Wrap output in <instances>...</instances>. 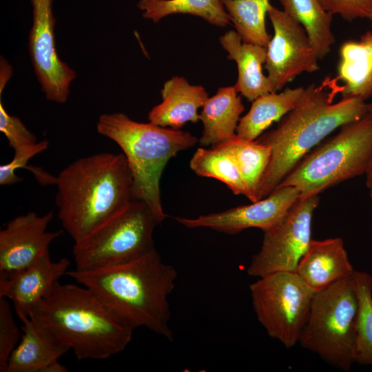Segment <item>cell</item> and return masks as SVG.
<instances>
[{
	"label": "cell",
	"instance_id": "5b68a950",
	"mask_svg": "<svg viewBox=\"0 0 372 372\" xmlns=\"http://www.w3.org/2000/svg\"><path fill=\"white\" fill-rule=\"evenodd\" d=\"M96 130L121 147L132 174L134 198L146 203L161 224L167 216L161 198L162 173L172 157L194 146L198 138L187 131L133 121L121 112L101 114Z\"/></svg>",
	"mask_w": 372,
	"mask_h": 372
},
{
	"label": "cell",
	"instance_id": "f546056e",
	"mask_svg": "<svg viewBox=\"0 0 372 372\" xmlns=\"http://www.w3.org/2000/svg\"><path fill=\"white\" fill-rule=\"evenodd\" d=\"M49 145L47 140H43L37 143L25 147L14 151L12 160L0 166V185H10L22 180V178L17 176L15 171L19 168H27L37 176L41 169L28 167V161L35 155L45 151Z\"/></svg>",
	"mask_w": 372,
	"mask_h": 372
},
{
	"label": "cell",
	"instance_id": "8992f818",
	"mask_svg": "<svg viewBox=\"0 0 372 372\" xmlns=\"http://www.w3.org/2000/svg\"><path fill=\"white\" fill-rule=\"evenodd\" d=\"M372 161V114L348 123L338 133L307 154L278 187L293 186L300 198L319 195L361 176Z\"/></svg>",
	"mask_w": 372,
	"mask_h": 372
},
{
	"label": "cell",
	"instance_id": "83f0119b",
	"mask_svg": "<svg viewBox=\"0 0 372 372\" xmlns=\"http://www.w3.org/2000/svg\"><path fill=\"white\" fill-rule=\"evenodd\" d=\"M358 317L353 350L355 362L372 365V276L355 271Z\"/></svg>",
	"mask_w": 372,
	"mask_h": 372
},
{
	"label": "cell",
	"instance_id": "277c9868",
	"mask_svg": "<svg viewBox=\"0 0 372 372\" xmlns=\"http://www.w3.org/2000/svg\"><path fill=\"white\" fill-rule=\"evenodd\" d=\"M55 204L74 241L134 198L133 177L123 153H98L76 160L56 178Z\"/></svg>",
	"mask_w": 372,
	"mask_h": 372
},
{
	"label": "cell",
	"instance_id": "e0dca14e",
	"mask_svg": "<svg viewBox=\"0 0 372 372\" xmlns=\"http://www.w3.org/2000/svg\"><path fill=\"white\" fill-rule=\"evenodd\" d=\"M354 271L343 240L331 238L311 240L296 272L316 292L351 276Z\"/></svg>",
	"mask_w": 372,
	"mask_h": 372
},
{
	"label": "cell",
	"instance_id": "ba28073f",
	"mask_svg": "<svg viewBox=\"0 0 372 372\" xmlns=\"http://www.w3.org/2000/svg\"><path fill=\"white\" fill-rule=\"evenodd\" d=\"M159 224L146 203L133 199L74 241L75 269L121 264L149 252L155 249L153 234Z\"/></svg>",
	"mask_w": 372,
	"mask_h": 372
},
{
	"label": "cell",
	"instance_id": "2e32d148",
	"mask_svg": "<svg viewBox=\"0 0 372 372\" xmlns=\"http://www.w3.org/2000/svg\"><path fill=\"white\" fill-rule=\"evenodd\" d=\"M17 316L23 323V333L5 372H67L59 360L70 349L52 339L29 316Z\"/></svg>",
	"mask_w": 372,
	"mask_h": 372
},
{
	"label": "cell",
	"instance_id": "484cf974",
	"mask_svg": "<svg viewBox=\"0 0 372 372\" xmlns=\"http://www.w3.org/2000/svg\"><path fill=\"white\" fill-rule=\"evenodd\" d=\"M189 166L198 176L213 178L225 183L236 195L247 198L249 192L239 168L232 156L214 146L209 149L199 147L192 156Z\"/></svg>",
	"mask_w": 372,
	"mask_h": 372
},
{
	"label": "cell",
	"instance_id": "44dd1931",
	"mask_svg": "<svg viewBox=\"0 0 372 372\" xmlns=\"http://www.w3.org/2000/svg\"><path fill=\"white\" fill-rule=\"evenodd\" d=\"M202 107L199 120L203 125V130L198 140L201 146L213 147L236 135L245 107L234 86L220 87Z\"/></svg>",
	"mask_w": 372,
	"mask_h": 372
},
{
	"label": "cell",
	"instance_id": "603a6c76",
	"mask_svg": "<svg viewBox=\"0 0 372 372\" xmlns=\"http://www.w3.org/2000/svg\"><path fill=\"white\" fill-rule=\"evenodd\" d=\"M283 11L305 30L318 59L331 51L335 39L331 29L333 15L318 0H279Z\"/></svg>",
	"mask_w": 372,
	"mask_h": 372
},
{
	"label": "cell",
	"instance_id": "7402d4cb",
	"mask_svg": "<svg viewBox=\"0 0 372 372\" xmlns=\"http://www.w3.org/2000/svg\"><path fill=\"white\" fill-rule=\"evenodd\" d=\"M305 87L285 88L280 92H269L254 100L249 112L240 118L236 135L254 141L273 122L279 121L292 110L301 99Z\"/></svg>",
	"mask_w": 372,
	"mask_h": 372
},
{
	"label": "cell",
	"instance_id": "9a60e30c",
	"mask_svg": "<svg viewBox=\"0 0 372 372\" xmlns=\"http://www.w3.org/2000/svg\"><path fill=\"white\" fill-rule=\"evenodd\" d=\"M70 263L66 258L54 262L48 252L19 271L0 276V297L12 302L17 316H29L59 278L65 276Z\"/></svg>",
	"mask_w": 372,
	"mask_h": 372
},
{
	"label": "cell",
	"instance_id": "4fadbf2b",
	"mask_svg": "<svg viewBox=\"0 0 372 372\" xmlns=\"http://www.w3.org/2000/svg\"><path fill=\"white\" fill-rule=\"evenodd\" d=\"M300 198L293 186L278 187L267 196L249 205L200 215L196 218L175 217L185 227L209 228L227 234H236L249 228L267 231L277 225Z\"/></svg>",
	"mask_w": 372,
	"mask_h": 372
},
{
	"label": "cell",
	"instance_id": "52a82bcc",
	"mask_svg": "<svg viewBox=\"0 0 372 372\" xmlns=\"http://www.w3.org/2000/svg\"><path fill=\"white\" fill-rule=\"evenodd\" d=\"M358 309L353 272L315 293L298 343L329 364L349 371L355 363Z\"/></svg>",
	"mask_w": 372,
	"mask_h": 372
},
{
	"label": "cell",
	"instance_id": "ac0fdd59",
	"mask_svg": "<svg viewBox=\"0 0 372 372\" xmlns=\"http://www.w3.org/2000/svg\"><path fill=\"white\" fill-rule=\"evenodd\" d=\"M162 101L148 113L149 123L179 130L186 123L199 120L198 110L209 98L201 85H194L182 76H175L165 82L161 91Z\"/></svg>",
	"mask_w": 372,
	"mask_h": 372
},
{
	"label": "cell",
	"instance_id": "d6a6232c",
	"mask_svg": "<svg viewBox=\"0 0 372 372\" xmlns=\"http://www.w3.org/2000/svg\"><path fill=\"white\" fill-rule=\"evenodd\" d=\"M12 68L4 58L1 59L0 95L12 75Z\"/></svg>",
	"mask_w": 372,
	"mask_h": 372
},
{
	"label": "cell",
	"instance_id": "1f68e13d",
	"mask_svg": "<svg viewBox=\"0 0 372 372\" xmlns=\"http://www.w3.org/2000/svg\"><path fill=\"white\" fill-rule=\"evenodd\" d=\"M332 15L338 14L351 22L357 19L372 21V0H318Z\"/></svg>",
	"mask_w": 372,
	"mask_h": 372
},
{
	"label": "cell",
	"instance_id": "d6986e66",
	"mask_svg": "<svg viewBox=\"0 0 372 372\" xmlns=\"http://www.w3.org/2000/svg\"><path fill=\"white\" fill-rule=\"evenodd\" d=\"M227 58L236 63L238 79L234 85L249 101L271 92L267 76L262 72L267 48L243 42L236 31L229 30L219 39Z\"/></svg>",
	"mask_w": 372,
	"mask_h": 372
},
{
	"label": "cell",
	"instance_id": "7a4b0ae2",
	"mask_svg": "<svg viewBox=\"0 0 372 372\" xmlns=\"http://www.w3.org/2000/svg\"><path fill=\"white\" fill-rule=\"evenodd\" d=\"M29 317L79 360H103L124 351L134 329L92 290L57 281Z\"/></svg>",
	"mask_w": 372,
	"mask_h": 372
},
{
	"label": "cell",
	"instance_id": "836d02e7",
	"mask_svg": "<svg viewBox=\"0 0 372 372\" xmlns=\"http://www.w3.org/2000/svg\"><path fill=\"white\" fill-rule=\"evenodd\" d=\"M366 186L368 188L372 187V161L369 166V168L366 172Z\"/></svg>",
	"mask_w": 372,
	"mask_h": 372
},
{
	"label": "cell",
	"instance_id": "4316f807",
	"mask_svg": "<svg viewBox=\"0 0 372 372\" xmlns=\"http://www.w3.org/2000/svg\"><path fill=\"white\" fill-rule=\"evenodd\" d=\"M236 32L245 43L267 48L271 36L267 31L265 17L269 0H222Z\"/></svg>",
	"mask_w": 372,
	"mask_h": 372
},
{
	"label": "cell",
	"instance_id": "f1b7e54d",
	"mask_svg": "<svg viewBox=\"0 0 372 372\" xmlns=\"http://www.w3.org/2000/svg\"><path fill=\"white\" fill-rule=\"evenodd\" d=\"M20 339V330L8 300L0 297V372H5L9 357Z\"/></svg>",
	"mask_w": 372,
	"mask_h": 372
},
{
	"label": "cell",
	"instance_id": "e575fe53",
	"mask_svg": "<svg viewBox=\"0 0 372 372\" xmlns=\"http://www.w3.org/2000/svg\"><path fill=\"white\" fill-rule=\"evenodd\" d=\"M367 108H368V111H369V113L372 114V103H367Z\"/></svg>",
	"mask_w": 372,
	"mask_h": 372
},
{
	"label": "cell",
	"instance_id": "8fae6325",
	"mask_svg": "<svg viewBox=\"0 0 372 372\" xmlns=\"http://www.w3.org/2000/svg\"><path fill=\"white\" fill-rule=\"evenodd\" d=\"M267 15L273 34L267 47L265 67L271 92H276L303 72L320 70L318 58L304 28L270 4Z\"/></svg>",
	"mask_w": 372,
	"mask_h": 372
},
{
	"label": "cell",
	"instance_id": "ffe728a7",
	"mask_svg": "<svg viewBox=\"0 0 372 372\" xmlns=\"http://www.w3.org/2000/svg\"><path fill=\"white\" fill-rule=\"evenodd\" d=\"M339 55L338 79L344 85L338 91L342 99L365 101L372 96V31L344 42Z\"/></svg>",
	"mask_w": 372,
	"mask_h": 372
},
{
	"label": "cell",
	"instance_id": "d590c367",
	"mask_svg": "<svg viewBox=\"0 0 372 372\" xmlns=\"http://www.w3.org/2000/svg\"><path fill=\"white\" fill-rule=\"evenodd\" d=\"M369 189H370L369 194H370L371 198L372 200V187H371Z\"/></svg>",
	"mask_w": 372,
	"mask_h": 372
},
{
	"label": "cell",
	"instance_id": "cb8c5ba5",
	"mask_svg": "<svg viewBox=\"0 0 372 372\" xmlns=\"http://www.w3.org/2000/svg\"><path fill=\"white\" fill-rule=\"evenodd\" d=\"M215 146L225 150L234 158L248 189V199L251 203L259 200L260 184L271 160V147L256 140H245L237 135Z\"/></svg>",
	"mask_w": 372,
	"mask_h": 372
},
{
	"label": "cell",
	"instance_id": "7c38bea8",
	"mask_svg": "<svg viewBox=\"0 0 372 372\" xmlns=\"http://www.w3.org/2000/svg\"><path fill=\"white\" fill-rule=\"evenodd\" d=\"M30 1L33 17L28 48L35 75L47 100L65 103L76 73L60 59L56 50L53 0Z\"/></svg>",
	"mask_w": 372,
	"mask_h": 372
},
{
	"label": "cell",
	"instance_id": "3957f363",
	"mask_svg": "<svg viewBox=\"0 0 372 372\" xmlns=\"http://www.w3.org/2000/svg\"><path fill=\"white\" fill-rule=\"evenodd\" d=\"M333 96L324 85L311 84L296 107L277 127L256 140L271 149L270 163L262 180L258 200L276 189L300 161L338 127L369 114L367 103L357 99Z\"/></svg>",
	"mask_w": 372,
	"mask_h": 372
},
{
	"label": "cell",
	"instance_id": "5bb4252c",
	"mask_svg": "<svg viewBox=\"0 0 372 372\" xmlns=\"http://www.w3.org/2000/svg\"><path fill=\"white\" fill-rule=\"evenodd\" d=\"M54 214L34 211L17 216L0 230V276L19 271L49 252L63 230L47 231Z\"/></svg>",
	"mask_w": 372,
	"mask_h": 372
},
{
	"label": "cell",
	"instance_id": "6da1fadb",
	"mask_svg": "<svg viewBox=\"0 0 372 372\" xmlns=\"http://www.w3.org/2000/svg\"><path fill=\"white\" fill-rule=\"evenodd\" d=\"M65 276L92 290L133 329L145 327L172 340L168 298L177 272L156 248L123 263L87 270H68Z\"/></svg>",
	"mask_w": 372,
	"mask_h": 372
},
{
	"label": "cell",
	"instance_id": "4dcf8cb0",
	"mask_svg": "<svg viewBox=\"0 0 372 372\" xmlns=\"http://www.w3.org/2000/svg\"><path fill=\"white\" fill-rule=\"evenodd\" d=\"M0 131L6 137L14 151L37 143V136L30 131L19 118L8 114L0 101Z\"/></svg>",
	"mask_w": 372,
	"mask_h": 372
},
{
	"label": "cell",
	"instance_id": "9c48e42d",
	"mask_svg": "<svg viewBox=\"0 0 372 372\" xmlns=\"http://www.w3.org/2000/svg\"><path fill=\"white\" fill-rule=\"evenodd\" d=\"M258 322L286 348L298 343L316 291L297 272L278 271L259 277L249 285Z\"/></svg>",
	"mask_w": 372,
	"mask_h": 372
},
{
	"label": "cell",
	"instance_id": "30bf717a",
	"mask_svg": "<svg viewBox=\"0 0 372 372\" xmlns=\"http://www.w3.org/2000/svg\"><path fill=\"white\" fill-rule=\"evenodd\" d=\"M319 202V195L300 198L277 225L263 231L260 249L246 269L249 276L297 271L312 240V218Z\"/></svg>",
	"mask_w": 372,
	"mask_h": 372
},
{
	"label": "cell",
	"instance_id": "d4e9b609",
	"mask_svg": "<svg viewBox=\"0 0 372 372\" xmlns=\"http://www.w3.org/2000/svg\"><path fill=\"white\" fill-rule=\"evenodd\" d=\"M137 7L145 19L154 23L176 14L199 17L218 27L231 22L222 0H139Z\"/></svg>",
	"mask_w": 372,
	"mask_h": 372
}]
</instances>
